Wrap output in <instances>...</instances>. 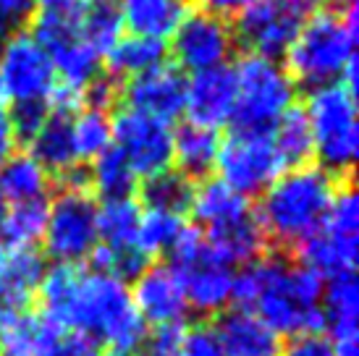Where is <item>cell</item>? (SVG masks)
Returning <instances> with one entry per match:
<instances>
[{"label": "cell", "instance_id": "obj_1", "mask_svg": "<svg viewBox=\"0 0 359 356\" xmlns=\"http://www.w3.org/2000/svg\"><path fill=\"white\" fill-rule=\"evenodd\" d=\"M42 315L69 333L95 341L108 354L134 356L147 325L131 301L129 283L95 267L53 265L37 288Z\"/></svg>", "mask_w": 359, "mask_h": 356}, {"label": "cell", "instance_id": "obj_2", "mask_svg": "<svg viewBox=\"0 0 359 356\" xmlns=\"http://www.w3.org/2000/svg\"><path fill=\"white\" fill-rule=\"evenodd\" d=\"M323 278L299 262L259 257L233 280V304L257 315L280 338L323 333Z\"/></svg>", "mask_w": 359, "mask_h": 356}, {"label": "cell", "instance_id": "obj_3", "mask_svg": "<svg viewBox=\"0 0 359 356\" xmlns=\"http://www.w3.org/2000/svg\"><path fill=\"white\" fill-rule=\"evenodd\" d=\"M341 181L325 173L320 165L283 170L262 194L255 210L268 244L280 249H297L307 241L328 215V207Z\"/></svg>", "mask_w": 359, "mask_h": 356}, {"label": "cell", "instance_id": "obj_4", "mask_svg": "<svg viewBox=\"0 0 359 356\" xmlns=\"http://www.w3.org/2000/svg\"><path fill=\"white\" fill-rule=\"evenodd\" d=\"M357 8L315 11L291 48L283 53L294 84L318 89L341 81L357 60Z\"/></svg>", "mask_w": 359, "mask_h": 356}, {"label": "cell", "instance_id": "obj_5", "mask_svg": "<svg viewBox=\"0 0 359 356\" xmlns=\"http://www.w3.org/2000/svg\"><path fill=\"white\" fill-rule=\"evenodd\" d=\"M302 110L312 131L318 165L336 181H351L359 152L357 92L341 81L309 89L307 105Z\"/></svg>", "mask_w": 359, "mask_h": 356}, {"label": "cell", "instance_id": "obj_6", "mask_svg": "<svg viewBox=\"0 0 359 356\" xmlns=\"http://www.w3.org/2000/svg\"><path fill=\"white\" fill-rule=\"evenodd\" d=\"M236 76V105L233 131H262L270 134L286 113L297 105V84L286 74L283 63L262 55H247L233 66Z\"/></svg>", "mask_w": 359, "mask_h": 356}, {"label": "cell", "instance_id": "obj_7", "mask_svg": "<svg viewBox=\"0 0 359 356\" xmlns=\"http://www.w3.org/2000/svg\"><path fill=\"white\" fill-rule=\"evenodd\" d=\"M170 267L179 275L189 312L200 317H220L233 307V267L223 265L200 233L189 226L176 249L170 252Z\"/></svg>", "mask_w": 359, "mask_h": 356}, {"label": "cell", "instance_id": "obj_8", "mask_svg": "<svg viewBox=\"0 0 359 356\" xmlns=\"http://www.w3.org/2000/svg\"><path fill=\"white\" fill-rule=\"evenodd\" d=\"M299 265L318 273L323 280L341 273H354L359 254V199L351 181H341L323 226L299 247Z\"/></svg>", "mask_w": 359, "mask_h": 356}, {"label": "cell", "instance_id": "obj_9", "mask_svg": "<svg viewBox=\"0 0 359 356\" xmlns=\"http://www.w3.org/2000/svg\"><path fill=\"white\" fill-rule=\"evenodd\" d=\"M97 199L90 189H60L48 202V223L42 233V257L55 265H81L92 259L97 238Z\"/></svg>", "mask_w": 359, "mask_h": 356}, {"label": "cell", "instance_id": "obj_10", "mask_svg": "<svg viewBox=\"0 0 359 356\" xmlns=\"http://www.w3.org/2000/svg\"><path fill=\"white\" fill-rule=\"evenodd\" d=\"M315 11V0H252L236 16L233 37L250 55L278 60Z\"/></svg>", "mask_w": 359, "mask_h": 356}, {"label": "cell", "instance_id": "obj_11", "mask_svg": "<svg viewBox=\"0 0 359 356\" xmlns=\"http://www.w3.org/2000/svg\"><path fill=\"white\" fill-rule=\"evenodd\" d=\"M48 50L29 32H16L0 48V100L13 105H48L55 89Z\"/></svg>", "mask_w": 359, "mask_h": 356}, {"label": "cell", "instance_id": "obj_12", "mask_svg": "<svg viewBox=\"0 0 359 356\" xmlns=\"http://www.w3.org/2000/svg\"><path fill=\"white\" fill-rule=\"evenodd\" d=\"M215 168L218 181L244 199L259 197L286 170L270 134L262 131H231L229 139H220Z\"/></svg>", "mask_w": 359, "mask_h": 356}, {"label": "cell", "instance_id": "obj_13", "mask_svg": "<svg viewBox=\"0 0 359 356\" xmlns=\"http://www.w3.org/2000/svg\"><path fill=\"white\" fill-rule=\"evenodd\" d=\"M113 149L137 178H152L173 168V123L123 108L110 118Z\"/></svg>", "mask_w": 359, "mask_h": 356}, {"label": "cell", "instance_id": "obj_14", "mask_svg": "<svg viewBox=\"0 0 359 356\" xmlns=\"http://www.w3.org/2000/svg\"><path fill=\"white\" fill-rule=\"evenodd\" d=\"M168 42L173 63L184 74L187 71L202 74V71L229 66V58L236 48L233 27L229 21L202 11H189Z\"/></svg>", "mask_w": 359, "mask_h": 356}, {"label": "cell", "instance_id": "obj_15", "mask_svg": "<svg viewBox=\"0 0 359 356\" xmlns=\"http://www.w3.org/2000/svg\"><path fill=\"white\" fill-rule=\"evenodd\" d=\"M187 74L176 63H160L147 74H140L129 81H121L118 97H123V105L129 110L160 118L165 123L184 116L187 105Z\"/></svg>", "mask_w": 359, "mask_h": 356}, {"label": "cell", "instance_id": "obj_16", "mask_svg": "<svg viewBox=\"0 0 359 356\" xmlns=\"http://www.w3.org/2000/svg\"><path fill=\"white\" fill-rule=\"evenodd\" d=\"M131 301L147 327L181 325L187 320V299L170 265H150L131 280Z\"/></svg>", "mask_w": 359, "mask_h": 356}, {"label": "cell", "instance_id": "obj_17", "mask_svg": "<svg viewBox=\"0 0 359 356\" xmlns=\"http://www.w3.org/2000/svg\"><path fill=\"white\" fill-rule=\"evenodd\" d=\"M323 336L336 356H359V283L354 273L325 278L323 283Z\"/></svg>", "mask_w": 359, "mask_h": 356}, {"label": "cell", "instance_id": "obj_18", "mask_svg": "<svg viewBox=\"0 0 359 356\" xmlns=\"http://www.w3.org/2000/svg\"><path fill=\"white\" fill-rule=\"evenodd\" d=\"M236 105V76L231 66L191 74L187 79V105L184 113L189 123L218 131L231 123Z\"/></svg>", "mask_w": 359, "mask_h": 356}, {"label": "cell", "instance_id": "obj_19", "mask_svg": "<svg viewBox=\"0 0 359 356\" xmlns=\"http://www.w3.org/2000/svg\"><path fill=\"white\" fill-rule=\"evenodd\" d=\"M63 336L66 333L37 309L0 312V356H53Z\"/></svg>", "mask_w": 359, "mask_h": 356}, {"label": "cell", "instance_id": "obj_20", "mask_svg": "<svg viewBox=\"0 0 359 356\" xmlns=\"http://www.w3.org/2000/svg\"><path fill=\"white\" fill-rule=\"evenodd\" d=\"M48 262L40 249H19L0 241V312L29 307Z\"/></svg>", "mask_w": 359, "mask_h": 356}, {"label": "cell", "instance_id": "obj_21", "mask_svg": "<svg viewBox=\"0 0 359 356\" xmlns=\"http://www.w3.org/2000/svg\"><path fill=\"white\" fill-rule=\"evenodd\" d=\"M200 233L208 241L210 252L229 267H244L250 262H257L259 257H265V249H268V238H265V231L259 226L255 210H247L239 218L200 231Z\"/></svg>", "mask_w": 359, "mask_h": 356}, {"label": "cell", "instance_id": "obj_22", "mask_svg": "<svg viewBox=\"0 0 359 356\" xmlns=\"http://www.w3.org/2000/svg\"><path fill=\"white\" fill-rule=\"evenodd\" d=\"M226 356H280V336H276L257 315L231 307L212 325Z\"/></svg>", "mask_w": 359, "mask_h": 356}, {"label": "cell", "instance_id": "obj_23", "mask_svg": "<svg viewBox=\"0 0 359 356\" xmlns=\"http://www.w3.org/2000/svg\"><path fill=\"white\" fill-rule=\"evenodd\" d=\"M123 29L129 34L165 42L191 11L189 0H116Z\"/></svg>", "mask_w": 359, "mask_h": 356}, {"label": "cell", "instance_id": "obj_24", "mask_svg": "<svg viewBox=\"0 0 359 356\" xmlns=\"http://www.w3.org/2000/svg\"><path fill=\"white\" fill-rule=\"evenodd\" d=\"M71 118L74 116H63V113H50L48 110V118L40 126V131L32 137L29 155L42 168L48 170V176L66 178L74 170L84 168V163L76 155L74 147V134H71Z\"/></svg>", "mask_w": 359, "mask_h": 356}, {"label": "cell", "instance_id": "obj_25", "mask_svg": "<svg viewBox=\"0 0 359 356\" xmlns=\"http://www.w3.org/2000/svg\"><path fill=\"white\" fill-rule=\"evenodd\" d=\"M220 152L218 131L184 123L173 134V165L189 181H205L215 170Z\"/></svg>", "mask_w": 359, "mask_h": 356}, {"label": "cell", "instance_id": "obj_26", "mask_svg": "<svg viewBox=\"0 0 359 356\" xmlns=\"http://www.w3.org/2000/svg\"><path fill=\"white\" fill-rule=\"evenodd\" d=\"M168 45L140 34H121L118 42L105 53L102 63L108 66V76L116 81H129L140 74H147L150 69L165 63Z\"/></svg>", "mask_w": 359, "mask_h": 356}, {"label": "cell", "instance_id": "obj_27", "mask_svg": "<svg viewBox=\"0 0 359 356\" xmlns=\"http://www.w3.org/2000/svg\"><path fill=\"white\" fill-rule=\"evenodd\" d=\"M247 210H252L250 199H244L236 194L233 189H229L218 178H205L200 186H194V197H191V218L200 226V231L215 228L220 223L244 215Z\"/></svg>", "mask_w": 359, "mask_h": 356}, {"label": "cell", "instance_id": "obj_28", "mask_svg": "<svg viewBox=\"0 0 359 356\" xmlns=\"http://www.w3.org/2000/svg\"><path fill=\"white\" fill-rule=\"evenodd\" d=\"M48 170L42 168L29 152H16L13 158L0 168V191L8 199V205L21 202H40L50 194Z\"/></svg>", "mask_w": 359, "mask_h": 356}, {"label": "cell", "instance_id": "obj_29", "mask_svg": "<svg viewBox=\"0 0 359 356\" xmlns=\"http://www.w3.org/2000/svg\"><path fill=\"white\" fill-rule=\"evenodd\" d=\"M142 205L137 199H116L102 202L97 207V238L100 247L108 249H140Z\"/></svg>", "mask_w": 359, "mask_h": 356}, {"label": "cell", "instance_id": "obj_30", "mask_svg": "<svg viewBox=\"0 0 359 356\" xmlns=\"http://www.w3.org/2000/svg\"><path fill=\"white\" fill-rule=\"evenodd\" d=\"M87 181L90 191H95L102 202H116V199H134L140 189V178L126 165L116 149H105L100 158H95L87 165Z\"/></svg>", "mask_w": 359, "mask_h": 356}, {"label": "cell", "instance_id": "obj_31", "mask_svg": "<svg viewBox=\"0 0 359 356\" xmlns=\"http://www.w3.org/2000/svg\"><path fill=\"white\" fill-rule=\"evenodd\" d=\"M142 210H158V212H170V215H187L194 197V181L181 176L176 168L158 173L152 178H144L140 186Z\"/></svg>", "mask_w": 359, "mask_h": 356}, {"label": "cell", "instance_id": "obj_32", "mask_svg": "<svg viewBox=\"0 0 359 356\" xmlns=\"http://www.w3.org/2000/svg\"><path fill=\"white\" fill-rule=\"evenodd\" d=\"M270 139L276 144V152H278L283 168H302V165H309V160L315 158V147H312V131H309L307 116L299 105L283 116V118L276 123V129L270 131Z\"/></svg>", "mask_w": 359, "mask_h": 356}, {"label": "cell", "instance_id": "obj_33", "mask_svg": "<svg viewBox=\"0 0 359 356\" xmlns=\"http://www.w3.org/2000/svg\"><path fill=\"white\" fill-rule=\"evenodd\" d=\"M45 223H48V199L8 205L6 220L0 226V241L8 247L34 249V244L42 241Z\"/></svg>", "mask_w": 359, "mask_h": 356}, {"label": "cell", "instance_id": "obj_34", "mask_svg": "<svg viewBox=\"0 0 359 356\" xmlns=\"http://www.w3.org/2000/svg\"><path fill=\"white\" fill-rule=\"evenodd\" d=\"M79 34L97 55L105 58V53L123 34V24H121L116 0H87V8L81 13Z\"/></svg>", "mask_w": 359, "mask_h": 356}, {"label": "cell", "instance_id": "obj_35", "mask_svg": "<svg viewBox=\"0 0 359 356\" xmlns=\"http://www.w3.org/2000/svg\"><path fill=\"white\" fill-rule=\"evenodd\" d=\"M71 134H74V147L81 163L90 165L95 158H100L105 149L113 147V129H110L108 110L84 108L71 118Z\"/></svg>", "mask_w": 359, "mask_h": 356}, {"label": "cell", "instance_id": "obj_36", "mask_svg": "<svg viewBox=\"0 0 359 356\" xmlns=\"http://www.w3.org/2000/svg\"><path fill=\"white\" fill-rule=\"evenodd\" d=\"M187 228H189V223L181 215L158 212V210H142L137 244L150 259L158 257V254H170L181 241V236L187 233Z\"/></svg>", "mask_w": 359, "mask_h": 356}, {"label": "cell", "instance_id": "obj_37", "mask_svg": "<svg viewBox=\"0 0 359 356\" xmlns=\"http://www.w3.org/2000/svg\"><path fill=\"white\" fill-rule=\"evenodd\" d=\"M187 325H160L147 327L140 348L134 356H184Z\"/></svg>", "mask_w": 359, "mask_h": 356}, {"label": "cell", "instance_id": "obj_38", "mask_svg": "<svg viewBox=\"0 0 359 356\" xmlns=\"http://www.w3.org/2000/svg\"><path fill=\"white\" fill-rule=\"evenodd\" d=\"M11 121H13V129L19 137V144H29L32 137L40 131V126L48 118V105H13L8 110Z\"/></svg>", "mask_w": 359, "mask_h": 356}, {"label": "cell", "instance_id": "obj_39", "mask_svg": "<svg viewBox=\"0 0 359 356\" xmlns=\"http://www.w3.org/2000/svg\"><path fill=\"white\" fill-rule=\"evenodd\" d=\"M184 356H226L218 336H215V330H212V325L200 322V325L187 327Z\"/></svg>", "mask_w": 359, "mask_h": 356}, {"label": "cell", "instance_id": "obj_40", "mask_svg": "<svg viewBox=\"0 0 359 356\" xmlns=\"http://www.w3.org/2000/svg\"><path fill=\"white\" fill-rule=\"evenodd\" d=\"M280 356H336L333 354V346L330 341L323 333H315V336H299L291 338V343L286 351H280Z\"/></svg>", "mask_w": 359, "mask_h": 356}, {"label": "cell", "instance_id": "obj_41", "mask_svg": "<svg viewBox=\"0 0 359 356\" xmlns=\"http://www.w3.org/2000/svg\"><path fill=\"white\" fill-rule=\"evenodd\" d=\"M87 8V0H34L32 11L42 13V16H66V19H76Z\"/></svg>", "mask_w": 359, "mask_h": 356}, {"label": "cell", "instance_id": "obj_42", "mask_svg": "<svg viewBox=\"0 0 359 356\" xmlns=\"http://www.w3.org/2000/svg\"><path fill=\"white\" fill-rule=\"evenodd\" d=\"M250 3L252 0H189V6H197V11L212 13V16L226 19V21H229L231 16H239Z\"/></svg>", "mask_w": 359, "mask_h": 356}, {"label": "cell", "instance_id": "obj_43", "mask_svg": "<svg viewBox=\"0 0 359 356\" xmlns=\"http://www.w3.org/2000/svg\"><path fill=\"white\" fill-rule=\"evenodd\" d=\"M53 356H102V348L90 341V338H81V336H66L60 338L58 348Z\"/></svg>", "mask_w": 359, "mask_h": 356}, {"label": "cell", "instance_id": "obj_44", "mask_svg": "<svg viewBox=\"0 0 359 356\" xmlns=\"http://www.w3.org/2000/svg\"><path fill=\"white\" fill-rule=\"evenodd\" d=\"M16 147H19V137H16V129H13L11 113L0 105V168L16 155Z\"/></svg>", "mask_w": 359, "mask_h": 356}, {"label": "cell", "instance_id": "obj_45", "mask_svg": "<svg viewBox=\"0 0 359 356\" xmlns=\"http://www.w3.org/2000/svg\"><path fill=\"white\" fill-rule=\"evenodd\" d=\"M34 0H0V13L8 21H21L32 13Z\"/></svg>", "mask_w": 359, "mask_h": 356}, {"label": "cell", "instance_id": "obj_46", "mask_svg": "<svg viewBox=\"0 0 359 356\" xmlns=\"http://www.w3.org/2000/svg\"><path fill=\"white\" fill-rule=\"evenodd\" d=\"M318 3V0H315ZM323 3H328V8H354V3L357 0H323Z\"/></svg>", "mask_w": 359, "mask_h": 356}, {"label": "cell", "instance_id": "obj_47", "mask_svg": "<svg viewBox=\"0 0 359 356\" xmlns=\"http://www.w3.org/2000/svg\"><path fill=\"white\" fill-rule=\"evenodd\" d=\"M8 27H11V21L0 13V48H3V42L8 40Z\"/></svg>", "mask_w": 359, "mask_h": 356}, {"label": "cell", "instance_id": "obj_48", "mask_svg": "<svg viewBox=\"0 0 359 356\" xmlns=\"http://www.w3.org/2000/svg\"><path fill=\"white\" fill-rule=\"evenodd\" d=\"M6 212H8V199L3 197V191H0V226H3V220H6Z\"/></svg>", "mask_w": 359, "mask_h": 356}, {"label": "cell", "instance_id": "obj_49", "mask_svg": "<svg viewBox=\"0 0 359 356\" xmlns=\"http://www.w3.org/2000/svg\"><path fill=\"white\" fill-rule=\"evenodd\" d=\"M108 356H121V354H108Z\"/></svg>", "mask_w": 359, "mask_h": 356}]
</instances>
